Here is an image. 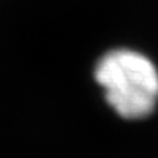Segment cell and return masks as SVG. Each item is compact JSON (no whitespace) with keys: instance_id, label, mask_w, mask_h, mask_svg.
Returning <instances> with one entry per match:
<instances>
[{"instance_id":"obj_1","label":"cell","mask_w":158,"mask_h":158,"mask_svg":"<svg viewBox=\"0 0 158 158\" xmlns=\"http://www.w3.org/2000/svg\"><path fill=\"white\" fill-rule=\"evenodd\" d=\"M106 102L127 120L144 118L158 102V71L143 54L131 49L107 52L95 68Z\"/></svg>"}]
</instances>
